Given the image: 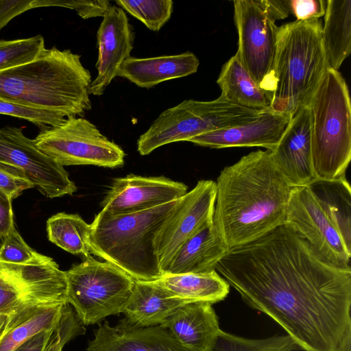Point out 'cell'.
<instances>
[{
    "label": "cell",
    "mask_w": 351,
    "mask_h": 351,
    "mask_svg": "<svg viewBox=\"0 0 351 351\" xmlns=\"http://www.w3.org/2000/svg\"><path fill=\"white\" fill-rule=\"evenodd\" d=\"M215 270L300 349L351 351L350 267L330 261L292 225L229 249Z\"/></svg>",
    "instance_id": "6da1fadb"
},
{
    "label": "cell",
    "mask_w": 351,
    "mask_h": 351,
    "mask_svg": "<svg viewBox=\"0 0 351 351\" xmlns=\"http://www.w3.org/2000/svg\"><path fill=\"white\" fill-rule=\"evenodd\" d=\"M216 183L213 225L229 249L286 223L292 186L269 150H258L224 167Z\"/></svg>",
    "instance_id": "7a4b0ae2"
},
{
    "label": "cell",
    "mask_w": 351,
    "mask_h": 351,
    "mask_svg": "<svg viewBox=\"0 0 351 351\" xmlns=\"http://www.w3.org/2000/svg\"><path fill=\"white\" fill-rule=\"evenodd\" d=\"M69 49H45L34 60L0 71V98L62 114L66 119L92 108L90 71Z\"/></svg>",
    "instance_id": "3957f363"
},
{
    "label": "cell",
    "mask_w": 351,
    "mask_h": 351,
    "mask_svg": "<svg viewBox=\"0 0 351 351\" xmlns=\"http://www.w3.org/2000/svg\"><path fill=\"white\" fill-rule=\"evenodd\" d=\"M286 223L330 261L350 267L351 189L346 178L293 187Z\"/></svg>",
    "instance_id": "277c9868"
},
{
    "label": "cell",
    "mask_w": 351,
    "mask_h": 351,
    "mask_svg": "<svg viewBox=\"0 0 351 351\" xmlns=\"http://www.w3.org/2000/svg\"><path fill=\"white\" fill-rule=\"evenodd\" d=\"M319 19L279 27L271 74L272 111L292 117L307 105L328 67Z\"/></svg>",
    "instance_id": "5b68a950"
},
{
    "label": "cell",
    "mask_w": 351,
    "mask_h": 351,
    "mask_svg": "<svg viewBox=\"0 0 351 351\" xmlns=\"http://www.w3.org/2000/svg\"><path fill=\"white\" fill-rule=\"evenodd\" d=\"M179 199L128 214L110 215L101 210L90 223V252L135 280L159 278L162 273L155 253V238Z\"/></svg>",
    "instance_id": "8992f818"
},
{
    "label": "cell",
    "mask_w": 351,
    "mask_h": 351,
    "mask_svg": "<svg viewBox=\"0 0 351 351\" xmlns=\"http://www.w3.org/2000/svg\"><path fill=\"white\" fill-rule=\"evenodd\" d=\"M308 104L316 179L346 178L351 159V106L347 84L338 70L326 69Z\"/></svg>",
    "instance_id": "52a82bcc"
},
{
    "label": "cell",
    "mask_w": 351,
    "mask_h": 351,
    "mask_svg": "<svg viewBox=\"0 0 351 351\" xmlns=\"http://www.w3.org/2000/svg\"><path fill=\"white\" fill-rule=\"evenodd\" d=\"M262 110L239 106L221 95L210 101L184 100L158 117L140 136L137 150L146 156L167 144L189 141L204 133L250 122Z\"/></svg>",
    "instance_id": "ba28073f"
},
{
    "label": "cell",
    "mask_w": 351,
    "mask_h": 351,
    "mask_svg": "<svg viewBox=\"0 0 351 351\" xmlns=\"http://www.w3.org/2000/svg\"><path fill=\"white\" fill-rule=\"evenodd\" d=\"M66 299L83 325L123 313L135 280L119 267L91 256L65 271Z\"/></svg>",
    "instance_id": "9c48e42d"
},
{
    "label": "cell",
    "mask_w": 351,
    "mask_h": 351,
    "mask_svg": "<svg viewBox=\"0 0 351 351\" xmlns=\"http://www.w3.org/2000/svg\"><path fill=\"white\" fill-rule=\"evenodd\" d=\"M34 143L45 155L61 165L115 168L124 164L125 152L82 117L40 130Z\"/></svg>",
    "instance_id": "30bf717a"
},
{
    "label": "cell",
    "mask_w": 351,
    "mask_h": 351,
    "mask_svg": "<svg viewBox=\"0 0 351 351\" xmlns=\"http://www.w3.org/2000/svg\"><path fill=\"white\" fill-rule=\"evenodd\" d=\"M65 271L50 257L19 265L0 261V316L6 319L30 307L68 303Z\"/></svg>",
    "instance_id": "8fae6325"
},
{
    "label": "cell",
    "mask_w": 351,
    "mask_h": 351,
    "mask_svg": "<svg viewBox=\"0 0 351 351\" xmlns=\"http://www.w3.org/2000/svg\"><path fill=\"white\" fill-rule=\"evenodd\" d=\"M233 3L239 34L237 53L252 77L271 97V74L279 27L261 0H235Z\"/></svg>",
    "instance_id": "7c38bea8"
},
{
    "label": "cell",
    "mask_w": 351,
    "mask_h": 351,
    "mask_svg": "<svg viewBox=\"0 0 351 351\" xmlns=\"http://www.w3.org/2000/svg\"><path fill=\"white\" fill-rule=\"evenodd\" d=\"M216 183L202 180L180 198L154 241V250L164 274L171 259L190 238L213 223Z\"/></svg>",
    "instance_id": "4fadbf2b"
},
{
    "label": "cell",
    "mask_w": 351,
    "mask_h": 351,
    "mask_svg": "<svg viewBox=\"0 0 351 351\" xmlns=\"http://www.w3.org/2000/svg\"><path fill=\"white\" fill-rule=\"evenodd\" d=\"M0 160L21 169L34 188L48 198L72 195L77 191L63 166L38 149L21 128H0Z\"/></svg>",
    "instance_id": "5bb4252c"
},
{
    "label": "cell",
    "mask_w": 351,
    "mask_h": 351,
    "mask_svg": "<svg viewBox=\"0 0 351 351\" xmlns=\"http://www.w3.org/2000/svg\"><path fill=\"white\" fill-rule=\"evenodd\" d=\"M187 186L164 176L130 174L113 180L101 205L110 215L138 213L182 198Z\"/></svg>",
    "instance_id": "9a60e30c"
},
{
    "label": "cell",
    "mask_w": 351,
    "mask_h": 351,
    "mask_svg": "<svg viewBox=\"0 0 351 351\" xmlns=\"http://www.w3.org/2000/svg\"><path fill=\"white\" fill-rule=\"evenodd\" d=\"M134 37L133 27L123 10L110 5L97 33L98 59L95 67L98 74L90 84V94L101 95L117 76L121 64L130 57Z\"/></svg>",
    "instance_id": "2e32d148"
},
{
    "label": "cell",
    "mask_w": 351,
    "mask_h": 351,
    "mask_svg": "<svg viewBox=\"0 0 351 351\" xmlns=\"http://www.w3.org/2000/svg\"><path fill=\"white\" fill-rule=\"evenodd\" d=\"M270 152L276 167L292 187L307 186L316 179L308 104L291 117L277 146Z\"/></svg>",
    "instance_id": "e0dca14e"
},
{
    "label": "cell",
    "mask_w": 351,
    "mask_h": 351,
    "mask_svg": "<svg viewBox=\"0 0 351 351\" xmlns=\"http://www.w3.org/2000/svg\"><path fill=\"white\" fill-rule=\"evenodd\" d=\"M86 351H186L161 326L141 327L126 318L111 326L99 324Z\"/></svg>",
    "instance_id": "ac0fdd59"
},
{
    "label": "cell",
    "mask_w": 351,
    "mask_h": 351,
    "mask_svg": "<svg viewBox=\"0 0 351 351\" xmlns=\"http://www.w3.org/2000/svg\"><path fill=\"white\" fill-rule=\"evenodd\" d=\"M291 117L263 110L254 120L237 126L209 132L189 141L210 148L262 147L272 151L278 145Z\"/></svg>",
    "instance_id": "d6986e66"
},
{
    "label": "cell",
    "mask_w": 351,
    "mask_h": 351,
    "mask_svg": "<svg viewBox=\"0 0 351 351\" xmlns=\"http://www.w3.org/2000/svg\"><path fill=\"white\" fill-rule=\"evenodd\" d=\"M186 351H213L221 331L213 304H187L161 325Z\"/></svg>",
    "instance_id": "ffe728a7"
},
{
    "label": "cell",
    "mask_w": 351,
    "mask_h": 351,
    "mask_svg": "<svg viewBox=\"0 0 351 351\" xmlns=\"http://www.w3.org/2000/svg\"><path fill=\"white\" fill-rule=\"evenodd\" d=\"M199 61L192 52L137 58L129 57L121 64L117 76L141 88H150L167 80L195 73Z\"/></svg>",
    "instance_id": "44dd1931"
},
{
    "label": "cell",
    "mask_w": 351,
    "mask_h": 351,
    "mask_svg": "<svg viewBox=\"0 0 351 351\" xmlns=\"http://www.w3.org/2000/svg\"><path fill=\"white\" fill-rule=\"evenodd\" d=\"M228 250L213 223L208 224L181 246L164 274H198L215 271L216 265Z\"/></svg>",
    "instance_id": "7402d4cb"
},
{
    "label": "cell",
    "mask_w": 351,
    "mask_h": 351,
    "mask_svg": "<svg viewBox=\"0 0 351 351\" xmlns=\"http://www.w3.org/2000/svg\"><path fill=\"white\" fill-rule=\"evenodd\" d=\"M189 304L171 296L154 280H135L123 313L132 324L141 327L161 325L179 308Z\"/></svg>",
    "instance_id": "603a6c76"
},
{
    "label": "cell",
    "mask_w": 351,
    "mask_h": 351,
    "mask_svg": "<svg viewBox=\"0 0 351 351\" xmlns=\"http://www.w3.org/2000/svg\"><path fill=\"white\" fill-rule=\"evenodd\" d=\"M154 282L173 298L188 303L211 304L223 301L230 285L217 271L208 273L164 274Z\"/></svg>",
    "instance_id": "cb8c5ba5"
},
{
    "label": "cell",
    "mask_w": 351,
    "mask_h": 351,
    "mask_svg": "<svg viewBox=\"0 0 351 351\" xmlns=\"http://www.w3.org/2000/svg\"><path fill=\"white\" fill-rule=\"evenodd\" d=\"M67 304L36 306L7 319L0 334V351H12L37 333L53 329Z\"/></svg>",
    "instance_id": "d4e9b609"
},
{
    "label": "cell",
    "mask_w": 351,
    "mask_h": 351,
    "mask_svg": "<svg viewBox=\"0 0 351 351\" xmlns=\"http://www.w3.org/2000/svg\"><path fill=\"white\" fill-rule=\"evenodd\" d=\"M322 43L328 66L338 70L351 51V0H327Z\"/></svg>",
    "instance_id": "484cf974"
},
{
    "label": "cell",
    "mask_w": 351,
    "mask_h": 351,
    "mask_svg": "<svg viewBox=\"0 0 351 351\" xmlns=\"http://www.w3.org/2000/svg\"><path fill=\"white\" fill-rule=\"evenodd\" d=\"M217 82L221 95L228 101L256 110L270 109L271 97L252 77L237 53L223 65Z\"/></svg>",
    "instance_id": "4316f807"
},
{
    "label": "cell",
    "mask_w": 351,
    "mask_h": 351,
    "mask_svg": "<svg viewBox=\"0 0 351 351\" xmlns=\"http://www.w3.org/2000/svg\"><path fill=\"white\" fill-rule=\"evenodd\" d=\"M48 239L62 250L73 254L90 257L88 238L90 224L79 215L60 213L47 221Z\"/></svg>",
    "instance_id": "83f0119b"
},
{
    "label": "cell",
    "mask_w": 351,
    "mask_h": 351,
    "mask_svg": "<svg viewBox=\"0 0 351 351\" xmlns=\"http://www.w3.org/2000/svg\"><path fill=\"white\" fill-rule=\"evenodd\" d=\"M298 346L287 335L250 339L221 330L213 351H295Z\"/></svg>",
    "instance_id": "f1b7e54d"
},
{
    "label": "cell",
    "mask_w": 351,
    "mask_h": 351,
    "mask_svg": "<svg viewBox=\"0 0 351 351\" xmlns=\"http://www.w3.org/2000/svg\"><path fill=\"white\" fill-rule=\"evenodd\" d=\"M116 3L154 32L169 20L173 10L171 0H117Z\"/></svg>",
    "instance_id": "f546056e"
},
{
    "label": "cell",
    "mask_w": 351,
    "mask_h": 351,
    "mask_svg": "<svg viewBox=\"0 0 351 351\" xmlns=\"http://www.w3.org/2000/svg\"><path fill=\"white\" fill-rule=\"evenodd\" d=\"M45 49L41 35L27 38L0 40V71L29 63Z\"/></svg>",
    "instance_id": "4dcf8cb0"
},
{
    "label": "cell",
    "mask_w": 351,
    "mask_h": 351,
    "mask_svg": "<svg viewBox=\"0 0 351 351\" xmlns=\"http://www.w3.org/2000/svg\"><path fill=\"white\" fill-rule=\"evenodd\" d=\"M48 256L40 254L30 247L14 226L3 239L0 247V261L27 265L42 262Z\"/></svg>",
    "instance_id": "1f68e13d"
},
{
    "label": "cell",
    "mask_w": 351,
    "mask_h": 351,
    "mask_svg": "<svg viewBox=\"0 0 351 351\" xmlns=\"http://www.w3.org/2000/svg\"><path fill=\"white\" fill-rule=\"evenodd\" d=\"M0 114L25 119L40 130L60 125L66 120L57 112L25 106L2 98H0Z\"/></svg>",
    "instance_id": "d6a6232c"
},
{
    "label": "cell",
    "mask_w": 351,
    "mask_h": 351,
    "mask_svg": "<svg viewBox=\"0 0 351 351\" xmlns=\"http://www.w3.org/2000/svg\"><path fill=\"white\" fill-rule=\"evenodd\" d=\"M82 333H84L83 324L67 304L44 351H62L66 343Z\"/></svg>",
    "instance_id": "836d02e7"
},
{
    "label": "cell",
    "mask_w": 351,
    "mask_h": 351,
    "mask_svg": "<svg viewBox=\"0 0 351 351\" xmlns=\"http://www.w3.org/2000/svg\"><path fill=\"white\" fill-rule=\"evenodd\" d=\"M32 188H34V185L21 169L0 160V189L12 199Z\"/></svg>",
    "instance_id": "e575fe53"
},
{
    "label": "cell",
    "mask_w": 351,
    "mask_h": 351,
    "mask_svg": "<svg viewBox=\"0 0 351 351\" xmlns=\"http://www.w3.org/2000/svg\"><path fill=\"white\" fill-rule=\"evenodd\" d=\"M45 7L58 6L74 10L83 19L104 16L111 5L108 0L95 1H60L49 0L44 1Z\"/></svg>",
    "instance_id": "d590c367"
},
{
    "label": "cell",
    "mask_w": 351,
    "mask_h": 351,
    "mask_svg": "<svg viewBox=\"0 0 351 351\" xmlns=\"http://www.w3.org/2000/svg\"><path fill=\"white\" fill-rule=\"evenodd\" d=\"M289 13L296 21H310L324 16L326 8L324 0H287Z\"/></svg>",
    "instance_id": "8d00e7d4"
},
{
    "label": "cell",
    "mask_w": 351,
    "mask_h": 351,
    "mask_svg": "<svg viewBox=\"0 0 351 351\" xmlns=\"http://www.w3.org/2000/svg\"><path fill=\"white\" fill-rule=\"evenodd\" d=\"M37 8V0H0V31L14 17Z\"/></svg>",
    "instance_id": "74e56055"
},
{
    "label": "cell",
    "mask_w": 351,
    "mask_h": 351,
    "mask_svg": "<svg viewBox=\"0 0 351 351\" xmlns=\"http://www.w3.org/2000/svg\"><path fill=\"white\" fill-rule=\"evenodd\" d=\"M12 198L0 189V239H3L14 226Z\"/></svg>",
    "instance_id": "f35d334b"
},
{
    "label": "cell",
    "mask_w": 351,
    "mask_h": 351,
    "mask_svg": "<svg viewBox=\"0 0 351 351\" xmlns=\"http://www.w3.org/2000/svg\"><path fill=\"white\" fill-rule=\"evenodd\" d=\"M54 328L37 333L23 342L12 351H44Z\"/></svg>",
    "instance_id": "ab89813d"
},
{
    "label": "cell",
    "mask_w": 351,
    "mask_h": 351,
    "mask_svg": "<svg viewBox=\"0 0 351 351\" xmlns=\"http://www.w3.org/2000/svg\"><path fill=\"white\" fill-rule=\"evenodd\" d=\"M267 12L275 20L287 18L289 14L287 0H261Z\"/></svg>",
    "instance_id": "60d3db41"
},
{
    "label": "cell",
    "mask_w": 351,
    "mask_h": 351,
    "mask_svg": "<svg viewBox=\"0 0 351 351\" xmlns=\"http://www.w3.org/2000/svg\"><path fill=\"white\" fill-rule=\"evenodd\" d=\"M6 323V318L0 316V334Z\"/></svg>",
    "instance_id": "b9f144b4"
}]
</instances>
